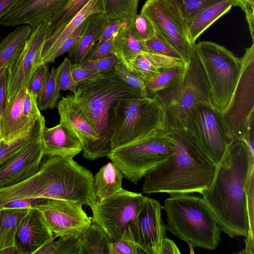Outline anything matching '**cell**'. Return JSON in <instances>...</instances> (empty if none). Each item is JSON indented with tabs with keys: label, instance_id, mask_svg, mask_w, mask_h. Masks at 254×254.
I'll use <instances>...</instances> for the list:
<instances>
[{
	"label": "cell",
	"instance_id": "1",
	"mask_svg": "<svg viewBox=\"0 0 254 254\" xmlns=\"http://www.w3.org/2000/svg\"><path fill=\"white\" fill-rule=\"evenodd\" d=\"M254 156L242 140L232 141L217 167L213 182L201 194L221 230L229 237H246L254 245ZM253 202V201H251Z\"/></svg>",
	"mask_w": 254,
	"mask_h": 254
},
{
	"label": "cell",
	"instance_id": "2",
	"mask_svg": "<svg viewBox=\"0 0 254 254\" xmlns=\"http://www.w3.org/2000/svg\"><path fill=\"white\" fill-rule=\"evenodd\" d=\"M171 130L174 153L145 174L142 191L201 194L211 186L217 166L202 153L185 129Z\"/></svg>",
	"mask_w": 254,
	"mask_h": 254
},
{
	"label": "cell",
	"instance_id": "3",
	"mask_svg": "<svg viewBox=\"0 0 254 254\" xmlns=\"http://www.w3.org/2000/svg\"><path fill=\"white\" fill-rule=\"evenodd\" d=\"M99 136L101 157L112 150L113 109L118 102L150 96L120 79L114 70L101 72L78 84L73 94Z\"/></svg>",
	"mask_w": 254,
	"mask_h": 254
},
{
	"label": "cell",
	"instance_id": "4",
	"mask_svg": "<svg viewBox=\"0 0 254 254\" xmlns=\"http://www.w3.org/2000/svg\"><path fill=\"white\" fill-rule=\"evenodd\" d=\"M190 194H171L165 200L167 230L190 248L215 250L220 241L219 225L202 197Z\"/></svg>",
	"mask_w": 254,
	"mask_h": 254
},
{
	"label": "cell",
	"instance_id": "5",
	"mask_svg": "<svg viewBox=\"0 0 254 254\" xmlns=\"http://www.w3.org/2000/svg\"><path fill=\"white\" fill-rule=\"evenodd\" d=\"M167 127L154 129L128 144L113 149L107 157L124 177L137 184L145 174L174 153L175 143Z\"/></svg>",
	"mask_w": 254,
	"mask_h": 254
},
{
	"label": "cell",
	"instance_id": "6",
	"mask_svg": "<svg viewBox=\"0 0 254 254\" xmlns=\"http://www.w3.org/2000/svg\"><path fill=\"white\" fill-rule=\"evenodd\" d=\"M166 127L163 105L156 94L117 103L113 109L112 150Z\"/></svg>",
	"mask_w": 254,
	"mask_h": 254
},
{
	"label": "cell",
	"instance_id": "7",
	"mask_svg": "<svg viewBox=\"0 0 254 254\" xmlns=\"http://www.w3.org/2000/svg\"><path fill=\"white\" fill-rule=\"evenodd\" d=\"M155 94L163 105L166 126L171 130L185 129L188 114L195 104L211 103L206 75L194 52L182 81Z\"/></svg>",
	"mask_w": 254,
	"mask_h": 254
},
{
	"label": "cell",
	"instance_id": "8",
	"mask_svg": "<svg viewBox=\"0 0 254 254\" xmlns=\"http://www.w3.org/2000/svg\"><path fill=\"white\" fill-rule=\"evenodd\" d=\"M194 51L209 86L211 102L222 112L228 106L237 83L241 59L224 46L211 41L194 44Z\"/></svg>",
	"mask_w": 254,
	"mask_h": 254
},
{
	"label": "cell",
	"instance_id": "9",
	"mask_svg": "<svg viewBox=\"0 0 254 254\" xmlns=\"http://www.w3.org/2000/svg\"><path fill=\"white\" fill-rule=\"evenodd\" d=\"M185 129L202 153L217 166L233 141L222 112L211 103L199 102L190 109Z\"/></svg>",
	"mask_w": 254,
	"mask_h": 254
},
{
	"label": "cell",
	"instance_id": "10",
	"mask_svg": "<svg viewBox=\"0 0 254 254\" xmlns=\"http://www.w3.org/2000/svg\"><path fill=\"white\" fill-rule=\"evenodd\" d=\"M239 77L229 103L222 112L232 141L244 140L254 130V43L240 58Z\"/></svg>",
	"mask_w": 254,
	"mask_h": 254
},
{
	"label": "cell",
	"instance_id": "11",
	"mask_svg": "<svg viewBox=\"0 0 254 254\" xmlns=\"http://www.w3.org/2000/svg\"><path fill=\"white\" fill-rule=\"evenodd\" d=\"M140 13L188 64L194 52V44L190 41L188 23L177 0H147Z\"/></svg>",
	"mask_w": 254,
	"mask_h": 254
},
{
	"label": "cell",
	"instance_id": "12",
	"mask_svg": "<svg viewBox=\"0 0 254 254\" xmlns=\"http://www.w3.org/2000/svg\"><path fill=\"white\" fill-rule=\"evenodd\" d=\"M145 196L122 189L116 194L97 201L91 207L92 222L100 227L112 242L122 238L130 222L141 209Z\"/></svg>",
	"mask_w": 254,
	"mask_h": 254
},
{
	"label": "cell",
	"instance_id": "13",
	"mask_svg": "<svg viewBox=\"0 0 254 254\" xmlns=\"http://www.w3.org/2000/svg\"><path fill=\"white\" fill-rule=\"evenodd\" d=\"M33 208L40 213L44 221L57 238L79 237L92 223L82 205L70 201L46 199Z\"/></svg>",
	"mask_w": 254,
	"mask_h": 254
},
{
	"label": "cell",
	"instance_id": "14",
	"mask_svg": "<svg viewBox=\"0 0 254 254\" xmlns=\"http://www.w3.org/2000/svg\"><path fill=\"white\" fill-rule=\"evenodd\" d=\"M49 21L31 28L28 39L18 57L8 69L7 90L9 100L23 87H27L33 75L43 64L42 51Z\"/></svg>",
	"mask_w": 254,
	"mask_h": 254
},
{
	"label": "cell",
	"instance_id": "15",
	"mask_svg": "<svg viewBox=\"0 0 254 254\" xmlns=\"http://www.w3.org/2000/svg\"><path fill=\"white\" fill-rule=\"evenodd\" d=\"M163 206L156 199L145 196V202L128 226L142 254H158L162 240L167 237L161 218Z\"/></svg>",
	"mask_w": 254,
	"mask_h": 254
},
{
	"label": "cell",
	"instance_id": "16",
	"mask_svg": "<svg viewBox=\"0 0 254 254\" xmlns=\"http://www.w3.org/2000/svg\"><path fill=\"white\" fill-rule=\"evenodd\" d=\"M57 107L60 120L65 122L80 139L82 157L92 161L101 158L99 135L74 95L62 97Z\"/></svg>",
	"mask_w": 254,
	"mask_h": 254
},
{
	"label": "cell",
	"instance_id": "17",
	"mask_svg": "<svg viewBox=\"0 0 254 254\" xmlns=\"http://www.w3.org/2000/svg\"><path fill=\"white\" fill-rule=\"evenodd\" d=\"M44 156L41 135L0 166V189L16 184L35 174Z\"/></svg>",
	"mask_w": 254,
	"mask_h": 254
},
{
	"label": "cell",
	"instance_id": "18",
	"mask_svg": "<svg viewBox=\"0 0 254 254\" xmlns=\"http://www.w3.org/2000/svg\"><path fill=\"white\" fill-rule=\"evenodd\" d=\"M69 0H22L0 19L4 26L29 25L33 27L49 21Z\"/></svg>",
	"mask_w": 254,
	"mask_h": 254
},
{
	"label": "cell",
	"instance_id": "19",
	"mask_svg": "<svg viewBox=\"0 0 254 254\" xmlns=\"http://www.w3.org/2000/svg\"><path fill=\"white\" fill-rule=\"evenodd\" d=\"M56 238L39 212L32 208L20 223L15 247L18 254H35L43 246Z\"/></svg>",
	"mask_w": 254,
	"mask_h": 254
},
{
	"label": "cell",
	"instance_id": "20",
	"mask_svg": "<svg viewBox=\"0 0 254 254\" xmlns=\"http://www.w3.org/2000/svg\"><path fill=\"white\" fill-rule=\"evenodd\" d=\"M44 156L73 158L83 150L82 143L63 121L52 127H44L42 134Z\"/></svg>",
	"mask_w": 254,
	"mask_h": 254
},
{
	"label": "cell",
	"instance_id": "21",
	"mask_svg": "<svg viewBox=\"0 0 254 254\" xmlns=\"http://www.w3.org/2000/svg\"><path fill=\"white\" fill-rule=\"evenodd\" d=\"M97 13H104L103 0H90L65 25L46 37L42 51L43 63L83 22Z\"/></svg>",
	"mask_w": 254,
	"mask_h": 254
},
{
	"label": "cell",
	"instance_id": "22",
	"mask_svg": "<svg viewBox=\"0 0 254 254\" xmlns=\"http://www.w3.org/2000/svg\"><path fill=\"white\" fill-rule=\"evenodd\" d=\"M26 90V87H23L6 103L0 122L1 140L10 139L35 122L26 124L23 117L22 105Z\"/></svg>",
	"mask_w": 254,
	"mask_h": 254
},
{
	"label": "cell",
	"instance_id": "23",
	"mask_svg": "<svg viewBox=\"0 0 254 254\" xmlns=\"http://www.w3.org/2000/svg\"><path fill=\"white\" fill-rule=\"evenodd\" d=\"M183 63L185 62L182 59L142 52L137 56L129 69L139 76L147 85L166 68Z\"/></svg>",
	"mask_w": 254,
	"mask_h": 254
},
{
	"label": "cell",
	"instance_id": "24",
	"mask_svg": "<svg viewBox=\"0 0 254 254\" xmlns=\"http://www.w3.org/2000/svg\"><path fill=\"white\" fill-rule=\"evenodd\" d=\"M107 19L104 13L89 16L84 33L77 43L68 52V58L72 64H81L90 50L98 41L101 31Z\"/></svg>",
	"mask_w": 254,
	"mask_h": 254
},
{
	"label": "cell",
	"instance_id": "25",
	"mask_svg": "<svg viewBox=\"0 0 254 254\" xmlns=\"http://www.w3.org/2000/svg\"><path fill=\"white\" fill-rule=\"evenodd\" d=\"M233 6L234 0H221L198 12L188 22V33L192 44L219 18L227 13Z\"/></svg>",
	"mask_w": 254,
	"mask_h": 254
},
{
	"label": "cell",
	"instance_id": "26",
	"mask_svg": "<svg viewBox=\"0 0 254 254\" xmlns=\"http://www.w3.org/2000/svg\"><path fill=\"white\" fill-rule=\"evenodd\" d=\"M31 27L21 25L0 42V71L13 64L28 39Z\"/></svg>",
	"mask_w": 254,
	"mask_h": 254
},
{
	"label": "cell",
	"instance_id": "27",
	"mask_svg": "<svg viewBox=\"0 0 254 254\" xmlns=\"http://www.w3.org/2000/svg\"><path fill=\"white\" fill-rule=\"evenodd\" d=\"M45 120L41 115L35 122L23 131L8 140L0 141V166L32 140L42 135Z\"/></svg>",
	"mask_w": 254,
	"mask_h": 254
},
{
	"label": "cell",
	"instance_id": "28",
	"mask_svg": "<svg viewBox=\"0 0 254 254\" xmlns=\"http://www.w3.org/2000/svg\"><path fill=\"white\" fill-rule=\"evenodd\" d=\"M124 176L121 170L110 162L101 167L94 178V192L99 200L107 198L119 191L122 188Z\"/></svg>",
	"mask_w": 254,
	"mask_h": 254
},
{
	"label": "cell",
	"instance_id": "29",
	"mask_svg": "<svg viewBox=\"0 0 254 254\" xmlns=\"http://www.w3.org/2000/svg\"><path fill=\"white\" fill-rule=\"evenodd\" d=\"M115 48L116 56L128 69L139 54L147 52L144 41L138 39L123 23L115 38Z\"/></svg>",
	"mask_w": 254,
	"mask_h": 254
},
{
	"label": "cell",
	"instance_id": "30",
	"mask_svg": "<svg viewBox=\"0 0 254 254\" xmlns=\"http://www.w3.org/2000/svg\"><path fill=\"white\" fill-rule=\"evenodd\" d=\"M0 209V253L5 249L15 247L19 225L30 209Z\"/></svg>",
	"mask_w": 254,
	"mask_h": 254
},
{
	"label": "cell",
	"instance_id": "31",
	"mask_svg": "<svg viewBox=\"0 0 254 254\" xmlns=\"http://www.w3.org/2000/svg\"><path fill=\"white\" fill-rule=\"evenodd\" d=\"M79 254H109L108 244L112 241L107 234L92 223L78 238Z\"/></svg>",
	"mask_w": 254,
	"mask_h": 254
},
{
	"label": "cell",
	"instance_id": "32",
	"mask_svg": "<svg viewBox=\"0 0 254 254\" xmlns=\"http://www.w3.org/2000/svg\"><path fill=\"white\" fill-rule=\"evenodd\" d=\"M138 0H103L104 13L107 19H118L127 26L137 15Z\"/></svg>",
	"mask_w": 254,
	"mask_h": 254
},
{
	"label": "cell",
	"instance_id": "33",
	"mask_svg": "<svg viewBox=\"0 0 254 254\" xmlns=\"http://www.w3.org/2000/svg\"><path fill=\"white\" fill-rule=\"evenodd\" d=\"M187 64H177L169 67L161 71L146 85L149 96L159 91L172 88L178 85L185 75Z\"/></svg>",
	"mask_w": 254,
	"mask_h": 254
},
{
	"label": "cell",
	"instance_id": "34",
	"mask_svg": "<svg viewBox=\"0 0 254 254\" xmlns=\"http://www.w3.org/2000/svg\"><path fill=\"white\" fill-rule=\"evenodd\" d=\"M90 0H69L67 4L49 20L46 37L65 25Z\"/></svg>",
	"mask_w": 254,
	"mask_h": 254
},
{
	"label": "cell",
	"instance_id": "35",
	"mask_svg": "<svg viewBox=\"0 0 254 254\" xmlns=\"http://www.w3.org/2000/svg\"><path fill=\"white\" fill-rule=\"evenodd\" d=\"M60 90L56 83L55 68L53 66L49 72L46 83L37 99L39 110H46L57 107Z\"/></svg>",
	"mask_w": 254,
	"mask_h": 254
},
{
	"label": "cell",
	"instance_id": "36",
	"mask_svg": "<svg viewBox=\"0 0 254 254\" xmlns=\"http://www.w3.org/2000/svg\"><path fill=\"white\" fill-rule=\"evenodd\" d=\"M78 237H59L45 245L35 254H79Z\"/></svg>",
	"mask_w": 254,
	"mask_h": 254
},
{
	"label": "cell",
	"instance_id": "37",
	"mask_svg": "<svg viewBox=\"0 0 254 254\" xmlns=\"http://www.w3.org/2000/svg\"><path fill=\"white\" fill-rule=\"evenodd\" d=\"M72 63L65 57L59 66L55 69V78L60 90H68L73 94L76 93L78 84L74 80L71 73Z\"/></svg>",
	"mask_w": 254,
	"mask_h": 254
},
{
	"label": "cell",
	"instance_id": "38",
	"mask_svg": "<svg viewBox=\"0 0 254 254\" xmlns=\"http://www.w3.org/2000/svg\"><path fill=\"white\" fill-rule=\"evenodd\" d=\"M109 254H141L127 225L121 239L108 244Z\"/></svg>",
	"mask_w": 254,
	"mask_h": 254
},
{
	"label": "cell",
	"instance_id": "39",
	"mask_svg": "<svg viewBox=\"0 0 254 254\" xmlns=\"http://www.w3.org/2000/svg\"><path fill=\"white\" fill-rule=\"evenodd\" d=\"M144 43L147 52L182 59L177 51L155 29L154 35L150 39L145 41Z\"/></svg>",
	"mask_w": 254,
	"mask_h": 254
},
{
	"label": "cell",
	"instance_id": "40",
	"mask_svg": "<svg viewBox=\"0 0 254 254\" xmlns=\"http://www.w3.org/2000/svg\"><path fill=\"white\" fill-rule=\"evenodd\" d=\"M87 19L64 41L61 45L45 61L44 64L53 63L57 58L70 51L81 38L86 26Z\"/></svg>",
	"mask_w": 254,
	"mask_h": 254
},
{
	"label": "cell",
	"instance_id": "41",
	"mask_svg": "<svg viewBox=\"0 0 254 254\" xmlns=\"http://www.w3.org/2000/svg\"><path fill=\"white\" fill-rule=\"evenodd\" d=\"M139 40L145 41L155 34V28L151 21L143 14H137L131 24L128 26Z\"/></svg>",
	"mask_w": 254,
	"mask_h": 254
},
{
	"label": "cell",
	"instance_id": "42",
	"mask_svg": "<svg viewBox=\"0 0 254 254\" xmlns=\"http://www.w3.org/2000/svg\"><path fill=\"white\" fill-rule=\"evenodd\" d=\"M187 22L203 9L221 0H176Z\"/></svg>",
	"mask_w": 254,
	"mask_h": 254
},
{
	"label": "cell",
	"instance_id": "43",
	"mask_svg": "<svg viewBox=\"0 0 254 254\" xmlns=\"http://www.w3.org/2000/svg\"><path fill=\"white\" fill-rule=\"evenodd\" d=\"M114 70L117 76L125 83L148 95L145 83L133 71L128 69L123 63L120 62L117 64Z\"/></svg>",
	"mask_w": 254,
	"mask_h": 254
},
{
	"label": "cell",
	"instance_id": "44",
	"mask_svg": "<svg viewBox=\"0 0 254 254\" xmlns=\"http://www.w3.org/2000/svg\"><path fill=\"white\" fill-rule=\"evenodd\" d=\"M22 115L26 124L33 123L41 116L37 98L26 89L22 105Z\"/></svg>",
	"mask_w": 254,
	"mask_h": 254
},
{
	"label": "cell",
	"instance_id": "45",
	"mask_svg": "<svg viewBox=\"0 0 254 254\" xmlns=\"http://www.w3.org/2000/svg\"><path fill=\"white\" fill-rule=\"evenodd\" d=\"M49 68L46 64H42L36 69L33 75L27 90L38 99L47 78Z\"/></svg>",
	"mask_w": 254,
	"mask_h": 254
},
{
	"label": "cell",
	"instance_id": "46",
	"mask_svg": "<svg viewBox=\"0 0 254 254\" xmlns=\"http://www.w3.org/2000/svg\"><path fill=\"white\" fill-rule=\"evenodd\" d=\"M120 62H121L117 56L111 55L96 60H85L81 65L84 67L101 72L114 70L115 66Z\"/></svg>",
	"mask_w": 254,
	"mask_h": 254
},
{
	"label": "cell",
	"instance_id": "47",
	"mask_svg": "<svg viewBox=\"0 0 254 254\" xmlns=\"http://www.w3.org/2000/svg\"><path fill=\"white\" fill-rule=\"evenodd\" d=\"M115 38L100 42H97L90 50L85 60H93L111 55H116Z\"/></svg>",
	"mask_w": 254,
	"mask_h": 254
},
{
	"label": "cell",
	"instance_id": "48",
	"mask_svg": "<svg viewBox=\"0 0 254 254\" xmlns=\"http://www.w3.org/2000/svg\"><path fill=\"white\" fill-rule=\"evenodd\" d=\"M99 73L100 72L96 70L84 67L81 64H72V75L78 84L91 79Z\"/></svg>",
	"mask_w": 254,
	"mask_h": 254
},
{
	"label": "cell",
	"instance_id": "49",
	"mask_svg": "<svg viewBox=\"0 0 254 254\" xmlns=\"http://www.w3.org/2000/svg\"><path fill=\"white\" fill-rule=\"evenodd\" d=\"M122 24V22L118 19L108 20L102 28L98 42L115 37Z\"/></svg>",
	"mask_w": 254,
	"mask_h": 254
},
{
	"label": "cell",
	"instance_id": "50",
	"mask_svg": "<svg viewBox=\"0 0 254 254\" xmlns=\"http://www.w3.org/2000/svg\"><path fill=\"white\" fill-rule=\"evenodd\" d=\"M8 69L4 68L0 71V122L4 109L8 101V94L7 90V80Z\"/></svg>",
	"mask_w": 254,
	"mask_h": 254
},
{
	"label": "cell",
	"instance_id": "51",
	"mask_svg": "<svg viewBox=\"0 0 254 254\" xmlns=\"http://www.w3.org/2000/svg\"><path fill=\"white\" fill-rule=\"evenodd\" d=\"M44 199L20 198L11 200L0 207V209H31L33 206Z\"/></svg>",
	"mask_w": 254,
	"mask_h": 254
},
{
	"label": "cell",
	"instance_id": "52",
	"mask_svg": "<svg viewBox=\"0 0 254 254\" xmlns=\"http://www.w3.org/2000/svg\"><path fill=\"white\" fill-rule=\"evenodd\" d=\"M181 252L175 243L167 237L161 241L158 254H180Z\"/></svg>",
	"mask_w": 254,
	"mask_h": 254
},
{
	"label": "cell",
	"instance_id": "53",
	"mask_svg": "<svg viewBox=\"0 0 254 254\" xmlns=\"http://www.w3.org/2000/svg\"><path fill=\"white\" fill-rule=\"evenodd\" d=\"M253 41L254 39V0H252L244 11Z\"/></svg>",
	"mask_w": 254,
	"mask_h": 254
},
{
	"label": "cell",
	"instance_id": "54",
	"mask_svg": "<svg viewBox=\"0 0 254 254\" xmlns=\"http://www.w3.org/2000/svg\"><path fill=\"white\" fill-rule=\"evenodd\" d=\"M22 0H0V19Z\"/></svg>",
	"mask_w": 254,
	"mask_h": 254
},
{
	"label": "cell",
	"instance_id": "55",
	"mask_svg": "<svg viewBox=\"0 0 254 254\" xmlns=\"http://www.w3.org/2000/svg\"><path fill=\"white\" fill-rule=\"evenodd\" d=\"M236 1L237 6L240 7L242 9H244L250 0H234Z\"/></svg>",
	"mask_w": 254,
	"mask_h": 254
},
{
	"label": "cell",
	"instance_id": "56",
	"mask_svg": "<svg viewBox=\"0 0 254 254\" xmlns=\"http://www.w3.org/2000/svg\"><path fill=\"white\" fill-rule=\"evenodd\" d=\"M0 211H1V209H0Z\"/></svg>",
	"mask_w": 254,
	"mask_h": 254
},
{
	"label": "cell",
	"instance_id": "57",
	"mask_svg": "<svg viewBox=\"0 0 254 254\" xmlns=\"http://www.w3.org/2000/svg\"><path fill=\"white\" fill-rule=\"evenodd\" d=\"M0 39H1V37H0Z\"/></svg>",
	"mask_w": 254,
	"mask_h": 254
},
{
	"label": "cell",
	"instance_id": "58",
	"mask_svg": "<svg viewBox=\"0 0 254 254\" xmlns=\"http://www.w3.org/2000/svg\"><path fill=\"white\" fill-rule=\"evenodd\" d=\"M1 140V139H0V141Z\"/></svg>",
	"mask_w": 254,
	"mask_h": 254
}]
</instances>
